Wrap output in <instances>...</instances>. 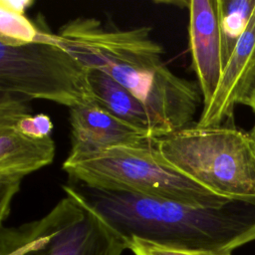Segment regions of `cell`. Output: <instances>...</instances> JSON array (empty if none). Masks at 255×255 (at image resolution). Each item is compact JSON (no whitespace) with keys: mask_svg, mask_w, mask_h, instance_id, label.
I'll return each instance as SVG.
<instances>
[{"mask_svg":"<svg viewBox=\"0 0 255 255\" xmlns=\"http://www.w3.org/2000/svg\"><path fill=\"white\" fill-rule=\"evenodd\" d=\"M150 31L147 26L109 29L96 18L78 17L64 24L55 38L86 67L128 90L174 131L191 125L202 96L197 83L164 65L163 49Z\"/></svg>","mask_w":255,"mask_h":255,"instance_id":"obj_1","label":"cell"},{"mask_svg":"<svg viewBox=\"0 0 255 255\" xmlns=\"http://www.w3.org/2000/svg\"><path fill=\"white\" fill-rule=\"evenodd\" d=\"M88 205L128 246L132 238L167 246L232 252L255 241V204L198 207L133 193L78 188Z\"/></svg>","mask_w":255,"mask_h":255,"instance_id":"obj_2","label":"cell"},{"mask_svg":"<svg viewBox=\"0 0 255 255\" xmlns=\"http://www.w3.org/2000/svg\"><path fill=\"white\" fill-rule=\"evenodd\" d=\"M149 141L190 180L223 198L255 204V152L249 132L233 125L195 124Z\"/></svg>","mask_w":255,"mask_h":255,"instance_id":"obj_3","label":"cell"},{"mask_svg":"<svg viewBox=\"0 0 255 255\" xmlns=\"http://www.w3.org/2000/svg\"><path fill=\"white\" fill-rule=\"evenodd\" d=\"M63 170L85 187L98 190L139 194L198 207H219L233 201L176 171L158 155L149 139L91 153H70Z\"/></svg>","mask_w":255,"mask_h":255,"instance_id":"obj_4","label":"cell"},{"mask_svg":"<svg viewBox=\"0 0 255 255\" xmlns=\"http://www.w3.org/2000/svg\"><path fill=\"white\" fill-rule=\"evenodd\" d=\"M66 196L40 219L0 229V255H122L128 249L70 185Z\"/></svg>","mask_w":255,"mask_h":255,"instance_id":"obj_5","label":"cell"},{"mask_svg":"<svg viewBox=\"0 0 255 255\" xmlns=\"http://www.w3.org/2000/svg\"><path fill=\"white\" fill-rule=\"evenodd\" d=\"M90 69L42 30L20 46L0 43V92L25 102L42 99L70 108L96 103Z\"/></svg>","mask_w":255,"mask_h":255,"instance_id":"obj_6","label":"cell"},{"mask_svg":"<svg viewBox=\"0 0 255 255\" xmlns=\"http://www.w3.org/2000/svg\"><path fill=\"white\" fill-rule=\"evenodd\" d=\"M187 9L192 68L204 108L212 100L224 70L218 0H190Z\"/></svg>","mask_w":255,"mask_h":255,"instance_id":"obj_7","label":"cell"},{"mask_svg":"<svg viewBox=\"0 0 255 255\" xmlns=\"http://www.w3.org/2000/svg\"><path fill=\"white\" fill-rule=\"evenodd\" d=\"M255 79V8L239 38L210 103L202 108L199 127H217L232 123L234 109L243 105Z\"/></svg>","mask_w":255,"mask_h":255,"instance_id":"obj_8","label":"cell"},{"mask_svg":"<svg viewBox=\"0 0 255 255\" xmlns=\"http://www.w3.org/2000/svg\"><path fill=\"white\" fill-rule=\"evenodd\" d=\"M71 154L91 153L114 146L140 143L149 138L114 117L97 103L70 108Z\"/></svg>","mask_w":255,"mask_h":255,"instance_id":"obj_9","label":"cell"},{"mask_svg":"<svg viewBox=\"0 0 255 255\" xmlns=\"http://www.w3.org/2000/svg\"><path fill=\"white\" fill-rule=\"evenodd\" d=\"M89 79L96 103L114 117L133 127L148 138L171 132L137 98L104 72L90 69Z\"/></svg>","mask_w":255,"mask_h":255,"instance_id":"obj_10","label":"cell"},{"mask_svg":"<svg viewBox=\"0 0 255 255\" xmlns=\"http://www.w3.org/2000/svg\"><path fill=\"white\" fill-rule=\"evenodd\" d=\"M53 138L24 135L10 126L0 125V176L23 178L50 164L55 156Z\"/></svg>","mask_w":255,"mask_h":255,"instance_id":"obj_11","label":"cell"},{"mask_svg":"<svg viewBox=\"0 0 255 255\" xmlns=\"http://www.w3.org/2000/svg\"><path fill=\"white\" fill-rule=\"evenodd\" d=\"M223 63L226 66L255 8V0H218Z\"/></svg>","mask_w":255,"mask_h":255,"instance_id":"obj_12","label":"cell"},{"mask_svg":"<svg viewBox=\"0 0 255 255\" xmlns=\"http://www.w3.org/2000/svg\"><path fill=\"white\" fill-rule=\"evenodd\" d=\"M42 29L25 13L18 12L0 1V43L10 46L29 44L40 38Z\"/></svg>","mask_w":255,"mask_h":255,"instance_id":"obj_13","label":"cell"},{"mask_svg":"<svg viewBox=\"0 0 255 255\" xmlns=\"http://www.w3.org/2000/svg\"><path fill=\"white\" fill-rule=\"evenodd\" d=\"M128 249L134 255H231V252L188 249L153 243L138 238L128 241Z\"/></svg>","mask_w":255,"mask_h":255,"instance_id":"obj_14","label":"cell"},{"mask_svg":"<svg viewBox=\"0 0 255 255\" xmlns=\"http://www.w3.org/2000/svg\"><path fill=\"white\" fill-rule=\"evenodd\" d=\"M21 178L0 176V219L1 223L8 217L10 213V205L13 196L20 187Z\"/></svg>","mask_w":255,"mask_h":255,"instance_id":"obj_15","label":"cell"},{"mask_svg":"<svg viewBox=\"0 0 255 255\" xmlns=\"http://www.w3.org/2000/svg\"><path fill=\"white\" fill-rule=\"evenodd\" d=\"M8 7L12 8L13 10H16L18 12H22L25 13V11L34 4L33 1H28V0H24V1H12V0H2Z\"/></svg>","mask_w":255,"mask_h":255,"instance_id":"obj_16","label":"cell"},{"mask_svg":"<svg viewBox=\"0 0 255 255\" xmlns=\"http://www.w3.org/2000/svg\"><path fill=\"white\" fill-rule=\"evenodd\" d=\"M243 105L249 107L255 114V79H254V82L250 88V91H249Z\"/></svg>","mask_w":255,"mask_h":255,"instance_id":"obj_17","label":"cell"},{"mask_svg":"<svg viewBox=\"0 0 255 255\" xmlns=\"http://www.w3.org/2000/svg\"><path fill=\"white\" fill-rule=\"evenodd\" d=\"M249 135H250V138H251L252 147H253L254 152H255V123H254V125H253V128H252L251 130L249 131Z\"/></svg>","mask_w":255,"mask_h":255,"instance_id":"obj_18","label":"cell"}]
</instances>
